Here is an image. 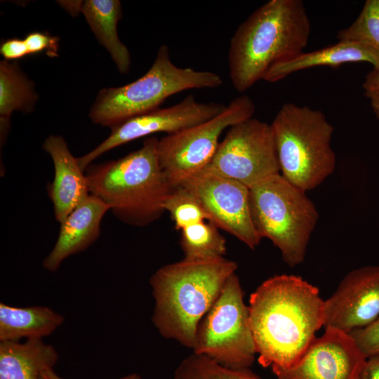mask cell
Returning a JSON list of instances; mask_svg holds the SVG:
<instances>
[{
  "mask_svg": "<svg viewBox=\"0 0 379 379\" xmlns=\"http://www.w3.org/2000/svg\"><path fill=\"white\" fill-rule=\"evenodd\" d=\"M225 107L222 103L198 102L188 95L173 106L157 108L112 127L104 141L78 158L79 164L85 171L93 161L115 147L157 133H175L215 117Z\"/></svg>",
  "mask_w": 379,
  "mask_h": 379,
  "instance_id": "7c38bea8",
  "label": "cell"
},
{
  "mask_svg": "<svg viewBox=\"0 0 379 379\" xmlns=\"http://www.w3.org/2000/svg\"><path fill=\"white\" fill-rule=\"evenodd\" d=\"M349 334L366 357L379 353V317L369 325Z\"/></svg>",
  "mask_w": 379,
  "mask_h": 379,
  "instance_id": "484cf974",
  "label": "cell"
},
{
  "mask_svg": "<svg viewBox=\"0 0 379 379\" xmlns=\"http://www.w3.org/2000/svg\"><path fill=\"white\" fill-rule=\"evenodd\" d=\"M29 54L45 51L51 57L58 55L59 38L47 32H32L24 39Z\"/></svg>",
  "mask_w": 379,
  "mask_h": 379,
  "instance_id": "4316f807",
  "label": "cell"
},
{
  "mask_svg": "<svg viewBox=\"0 0 379 379\" xmlns=\"http://www.w3.org/2000/svg\"><path fill=\"white\" fill-rule=\"evenodd\" d=\"M363 88L373 113L379 120V68H373L366 74L363 83Z\"/></svg>",
  "mask_w": 379,
  "mask_h": 379,
  "instance_id": "83f0119b",
  "label": "cell"
},
{
  "mask_svg": "<svg viewBox=\"0 0 379 379\" xmlns=\"http://www.w3.org/2000/svg\"><path fill=\"white\" fill-rule=\"evenodd\" d=\"M192 353L230 368H250L256 350L250 327L248 306L236 273L198 324Z\"/></svg>",
  "mask_w": 379,
  "mask_h": 379,
  "instance_id": "ba28073f",
  "label": "cell"
},
{
  "mask_svg": "<svg viewBox=\"0 0 379 379\" xmlns=\"http://www.w3.org/2000/svg\"><path fill=\"white\" fill-rule=\"evenodd\" d=\"M249 203L260 237L269 239L291 267L303 262L319 218L305 192L278 173L249 188Z\"/></svg>",
  "mask_w": 379,
  "mask_h": 379,
  "instance_id": "52a82bcc",
  "label": "cell"
},
{
  "mask_svg": "<svg viewBox=\"0 0 379 379\" xmlns=\"http://www.w3.org/2000/svg\"><path fill=\"white\" fill-rule=\"evenodd\" d=\"M379 317V265L354 269L324 300V326L347 333Z\"/></svg>",
  "mask_w": 379,
  "mask_h": 379,
  "instance_id": "5bb4252c",
  "label": "cell"
},
{
  "mask_svg": "<svg viewBox=\"0 0 379 379\" xmlns=\"http://www.w3.org/2000/svg\"><path fill=\"white\" fill-rule=\"evenodd\" d=\"M237 267L222 257L183 258L159 268L149 284L154 300L152 321L159 334L192 349L198 324Z\"/></svg>",
  "mask_w": 379,
  "mask_h": 379,
  "instance_id": "3957f363",
  "label": "cell"
},
{
  "mask_svg": "<svg viewBox=\"0 0 379 379\" xmlns=\"http://www.w3.org/2000/svg\"><path fill=\"white\" fill-rule=\"evenodd\" d=\"M43 149L51 156L54 166L52 182L47 192L58 222L67 216L91 194L86 174L71 153L67 142L60 135H51L46 138Z\"/></svg>",
  "mask_w": 379,
  "mask_h": 379,
  "instance_id": "9a60e30c",
  "label": "cell"
},
{
  "mask_svg": "<svg viewBox=\"0 0 379 379\" xmlns=\"http://www.w3.org/2000/svg\"><path fill=\"white\" fill-rule=\"evenodd\" d=\"M39 379H63L58 376L53 370V368H45L43 370L39 376ZM120 379H141V377L137 373H131L124 376Z\"/></svg>",
  "mask_w": 379,
  "mask_h": 379,
  "instance_id": "4dcf8cb0",
  "label": "cell"
},
{
  "mask_svg": "<svg viewBox=\"0 0 379 379\" xmlns=\"http://www.w3.org/2000/svg\"><path fill=\"white\" fill-rule=\"evenodd\" d=\"M360 379H379V353L367 357Z\"/></svg>",
  "mask_w": 379,
  "mask_h": 379,
  "instance_id": "f546056e",
  "label": "cell"
},
{
  "mask_svg": "<svg viewBox=\"0 0 379 379\" xmlns=\"http://www.w3.org/2000/svg\"><path fill=\"white\" fill-rule=\"evenodd\" d=\"M0 53L7 61L20 59L29 55L25 40L18 38L3 41L0 46Z\"/></svg>",
  "mask_w": 379,
  "mask_h": 379,
  "instance_id": "f1b7e54d",
  "label": "cell"
},
{
  "mask_svg": "<svg viewBox=\"0 0 379 379\" xmlns=\"http://www.w3.org/2000/svg\"><path fill=\"white\" fill-rule=\"evenodd\" d=\"M81 12L99 42L109 53L118 70L127 73L131 65L130 53L117 34V23L122 15L120 1L86 0L82 2Z\"/></svg>",
  "mask_w": 379,
  "mask_h": 379,
  "instance_id": "ffe728a7",
  "label": "cell"
},
{
  "mask_svg": "<svg viewBox=\"0 0 379 379\" xmlns=\"http://www.w3.org/2000/svg\"><path fill=\"white\" fill-rule=\"evenodd\" d=\"M173 379H261L250 368L225 367L211 359L192 353L184 359L174 372Z\"/></svg>",
  "mask_w": 379,
  "mask_h": 379,
  "instance_id": "603a6c76",
  "label": "cell"
},
{
  "mask_svg": "<svg viewBox=\"0 0 379 379\" xmlns=\"http://www.w3.org/2000/svg\"><path fill=\"white\" fill-rule=\"evenodd\" d=\"M109 206L90 194L60 222L54 247L43 261L48 271L55 272L69 256L82 252L99 237L101 221Z\"/></svg>",
  "mask_w": 379,
  "mask_h": 379,
  "instance_id": "2e32d148",
  "label": "cell"
},
{
  "mask_svg": "<svg viewBox=\"0 0 379 379\" xmlns=\"http://www.w3.org/2000/svg\"><path fill=\"white\" fill-rule=\"evenodd\" d=\"M270 125L279 173L289 182L306 192L333 172V127L321 110L285 103Z\"/></svg>",
  "mask_w": 379,
  "mask_h": 379,
  "instance_id": "5b68a950",
  "label": "cell"
},
{
  "mask_svg": "<svg viewBox=\"0 0 379 379\" xmlns=\"http://www.w3.org/2000/svg\"><path fill=\"white\" fill-rule=\"evenodd\" d=\"M366 359L349 333L326 328L293 365L272 370L277 379H360Z\"/></svg>",
  "mask_w": 379,
  "mask_h": 379,
  "instance_id": "4fadbf2b",
  "label": "cell"
},
{
  "mask_svg": "<svg viewBox=\"0 0 379 379\" xmlns=\"http://www.w3.org/2000/svg\"><path fill=\"white\" fill-rule=\"evenodd\" d=\"M164 208L178 230L193 224L208 220L209 217L198 198L182 185L173 187L166 197Z\"/></svg>",
  "mask_w": 379,
  "mask_h": 379,
  "instance_id": "cb8c5ba5",
  "label": "cell"
},
{
  "mask_svg": "<svg viewBox=\"0 0 379 379\" xmlns=\"http://www.w3.org/2000/svg\"><path fill=\"white\" fill-rule=\"evenodd\" d=\"M220 76L211 71L179 67L161 45L148 71L137 80L119 87L101 89L89 112L93 123L110 127L157 108L168 97L189 89L220 86Z\"/></svg>",
  "mask_w": 379,
  "mask_h": 379,
  "instance_id": "8992f818",
  "label": "cell"
},
{
  "mask_svg": "<svg viewBox=\"0 0 379 379\" xmlns=\"http://www.w3.org/2000/svg\"><path fill=\"white\" fill-rule=\"evenodd\" d=\"M255 107L243 95L233 99L215 117L158 140L160 166L173 187L206 168L211 161L222 132L232 126L253 118Z\"/></svg>",
  "mask_w": 379,
  "mask_h": 379,
  "instance_id": "9c48e42d",
  "label": "cell"
},
{
  "mask_svg": "<svg viewBox=\"0 0 379 379\" xmlns=\"http://www.w3.org/2000/svg\"><path fill=\"white\" fill-rule=\"evenodd\" d=\"M32 82L15 63H0V118L3 138L8 130L9 118L14 111L31 112L37 100Z\"/></svg>",
  "mask_w": 379,
  "mask_h": 379,
  "instance_id": "44dd1931",
  "label": "cell"
},
{
  "mask_svg": "<svg viewBox=\"0 0 379 379\" xmlns=\"http://www.w3.org/2000/svg\"><path fill=\"white\" fill-rule=\"evenodd\" d=\"M249 323L259 364L287 368L303 355L324 326L319 289L295 275H274L251 294Z\"/></svg>",
  "mask_w": 379,
  "mask_h": 379,
  "instance_id": "6da1fadb",
  "label": "cell"
},
{
  "mask_svg": "<svg viewBox=\"0 0 379 379\" xmlns=\"http://www.w3.org/2000/svg\"><path fill=\"white\" fill-rule=\"evenodd\" d=\"M359 62H366L371 63L373 68H379V51L360 42L338 41L312 52H302L292 59L274 65L267 71L262 80L274 83L300 70L321 66L338 67Z\"/></svg>",
  "mask_w": 379,
  "mask_h": 379,
  "instance_id": "e0dca14e",
  "label": "cell"
},
{
  "mask_svg": "<svg viewBox=\"0 0 379 379\" xmlns=\"http://www.w3.org/2000/svg\"><path fill=\"white\" fill-rule=\"evenodd\" d=\"M64 317L48 307H16L0 303V341L42 339L51 335Z\"/></svg>",
  "mask_w": 379,
  "mask_h": 379,
  "instance_id": "d6986e66",
  "label": "cell"
},
{
  "mask_svg": "<svg viewBox=\"0 0 379 379\" xmlns=\"http://www.w3.org/2000/svg\"><path fill=\"white\" fill-rule=\"evenodd\" d=\"M178 185L184 186L198 198L209 221L219 229L251 249L260 244L262 238L252 220L247 186L207 168L187 177Z\"/></svg>",
  "mask_w": 379,
  "mask_h": 379,
  "instance_id": "8fae6325",
  "label": "cell"
},
{
  "mask_svg": "<svg viewBox=\"0 0 379 379\" xmlns=\"http://www.w3.org/2000/svg\"><path fill=\"white\" fill-rule=\"evenodd\" d=\"M158 140L147 137L138 149L85 170L90 194L126 224L145 227L165 213L164 202L173 187L160 166Z\"/></svg>",
  "mask_w": 379,
  "mask_h": 379,
  "instance_id": "277c9868",
  "label": "cell"
},
{
  "mask_svg": "<svg viewBox=\"0 0 379 379\" xmlns=\"http://www.w3.org/2000/svg\"><path fill=\"white\" fill-rule=\"evenodd\" d=\"M206 168L248 188L280 173L271 125L251 118L232 126Z\"/></svg>",
  "mask_w": 379,
  "mask_h": 379,
  "instance_id": "30bf717a",
  "label": "cell"
},
{
  "mask_svg": "<svg viewBox=\"0 0 379 379\" xmlns=\"http://www.w3.org/2000/svg\"><path fill=\"white\" fill-rule=\"evenodd\" d=\"M58 360L53 346L42 339L0 341V379H39L45 368H53Z\"/></svg>",
  "mask_w": 379,
  "mask_h": 379,
  "instance_id": "ac0fdd59",
  "label": "cell"
},
{
  "mask_svg": "<svg viewBox=\"0 0 379 379\" xmlns=\"http://www.w3.org/2000/svg\"><path fill=\"white\" fill-rule=\"evenodd\" d=\"M310 30L301 0H270L257 8L230 40L228 64L234 88L239 93L249 89L272 66L302 53Z\"/></svg>",
  "mask_w": 379,
  "mask_h": 379,
  "instance_id": "7a4b0ae2",
  "label": "cell"
},
{
  "mask_svg": "<svg viewBox=\"0 0 379 379\" xmlns=\"http://www.w3.org/2000/svg\"><path fill=\"white\" fill-rule=\"evenodd\" d=\"M181 231L180 246L184 258L208 260L222 258L227 253L225 238L210 221H201Z\"/></svg>",
  "mask_w": 379,
  "mask_h": 379,
  "instance_id": "7402d4cb",
  "label": "cell"
},
{
  "mask_svg": "<svg viewBox=\"0 0 379 379\" xmlns=\"http://www.w3.org/2000/svg\"><path fill=\"white\" fill-rule=\"evenodd\" d=\"M338 41H355L379 51V0H366L355 20L338 32Z\"/></svg>",
  "mask_w": 379,
  "mask_h": 379,
  "instance_id": "d4e9b609",
  "label": "cell"
}]
</instances>
